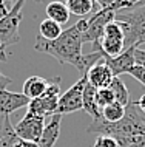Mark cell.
<instances>
[{
	"label": "cell",
	"mask_w": 145,
	"mask_h": 147,
	"mask_svg": "<svg viewBox=\"0 0 145 147\" xmlns=\"http://www.w3.org/2000/svg\"><path fill=\"white\" fill-rule=\"evenodd\" d=\"M82 45H84L82 31L76 22L68 30L62 31V34L56 40H43L37 36L34 50L39 51V53L48 54L60 63L73 65L84 76L93 65H96L99 61H102L104 56H102V53H97V51H91L90 54H82Z\"/></svg>",
	"instance_id": "cell-1"
},
{
	"label": "cell",
	"mask_w": 145,
	"mask_h": 147,
	"mask_svg": "<svg viewBox=\"0 0 145 147\" xmlns=\"http://www.w3.org/2000/svg\"><path fill=\"white\" fill-rule=\"evenodd\" d=\"M88 133L107 135L117 141L119 147H130L134 144L145 146V121L136 109L134 102L125 107V116L117 122H107L104 119L93 121L87 129Z\"/></svg>",
	"instance_id": "cell-2"
},
{
	"label": "cell",
	"mask_w": 145,
	"mask_h": 147,
	"mask_svg": "<svg viewBox=\"0 0 145 147\" xmlns=\"http://www.w3.org/2000/svg\"><path fill=\"white\" fill-rule=\"evenodd\" d=\"M116 20L120 23L125 36V48L145 43V6L133 8L116 13Z\"/></svg>",
	"instance_id": "cell-3"
},
{
	"label": "cell",
	"mask_w": 145,
	"mask_h": 147,
	"mask_svg": "<svg viewBox=\"0 0 145 147\" xmlns=\"http://www.w3.org/2000/svg\"><path fill=\"white\" fill-rule=\"evenodd\" d=\"M23 3L25 0H17L5 17L0 19V62L6 61L8 48L19 42V26L23 17Z\"/></svg>",
	"instance_id": "cell-4"
},
{
	"label": "cell",
	"mask_w": 145,
	"mask_h": 147,
	"mask_svg": "<svg viewBox=\"0 0 145 147\" xmlns=\"http://www.w3.org/2000/svg\"><path fill=\"white\" fill-rule=\"evenodd\" d=\"M125 50V36L120 23L116 20L110 22L104 30V34L97 42L93 43V51L102 53L104 57H116Z\"/></svg>",
	"instance_id": "cell-5"
},
{
	"label": "cell",
	"mask_w": 145,
	"mask_h": 147,
	"mask_svg": "<svg viewBox=\"0 0 145 147\" xmlns=\"http://www.w3.org/2000/svg\"><path fill=\"white\" fill-rule=\"evenodd\" d=\"M59 98H60V78H54L51 82H48V87H46L45 93L42 96H39L36 99H31L28 104V112L34 116H51V115L56 113L57 109V102Z\"/></svg>",
	"instance_id": "cell-6"
},
{
	"label": "cell",
	"mask_w": 145,
	"mask_h": 147,
	"mask_svg": "<svg viewBox=\"0 0 145 147\" xmlns=\"http://www.w3.org/2000/svg\"><path fill=\"white\" fill-rule=\"evenodd\" d=\"M87 82H88L87 74H84L76 84H73L65 93L60 94L57 102V109H56L57 115L63 116V115L82 110V98H84V88L87 85Z\"/></svg>",
	"instance_id": "cell-7"
},
{
	"label": "cell",
	"mask_w": 145,
	"mask_h": 147,
	"mask_svg": "<svg viewBox=\"0 0 145 147\" xmlns=\"http://www.w3.org/2000/svg\"><path fill=\"white\" fill-rule=\"evenodd\" d=\"M116 19V13L110 9H97L90 19H85V31L82 34L84 43H94L102 37L105 26Z\"/></svg>",
	"instance_id": "cell-8"
},
{
	"label": "cell",
	"mask_w": 145,
	"mask_h": 147,
	"mask_svg": "<svg viewBox=\"0 0 145 147\" xmlns=\"http://www.w3.org/2000/svg\"><path fill=\"white\" fill-rule=\"evenodd\" d=\"M45 118L34 116L31 113H26L17 124L14 125V132L23 141H34L37 142L40 140L45 129Z\"/></svg>",
	"instance_id": "cell-9"
},
{
	"label": "cell",
	"mask_w": 145,
	"mask_h": 147,
	"mask_svg": "<svg viewBox=\"0 0 145 147\" xmlns=\"http://www.w3.org/2000/svg\"><path fill=\"white\" fill-rule=\"evenodd\" d=\"M134 48L136 47H130V48H125L119 56L116 57H104V62L110 67V70L113 71L114 78H119L120 74H128L133 67L136 65L134 61Z\"/></svg>",
	"instance_id": "cell-10"
},
{
	"label": "cell",
	"mask_w": 145,
	"mask_h": 147,
	"mask_svg": "<svg viewBox=\"0 0 145 147\" xmlns=\"http://www.w3.org/2000/svg\"><path fill=\"white\" fill-rule=\"evenodd\" d=\"M87 79L90 85H93L96 90H100V88H108L113 79H114V74L102 59L87 71Z\"/></svg>",
	"instance_id": "cell-11"
},
{
	"label": "cell",
	"mask_w": 145,
	"mask_h": 147,
	"mask_svg": "<svg viewBox=\"0 0 145 147\" xmlns=\"http://www.w3.org/2000/svg\"><path fill=\"white\" fill-rule=\"evenodd\" d=\"M31 99L26 98L23 93H14V91L2 90L0 91V113L11 115L17 110L28 107Z\"/></svg>",
	"instance_id": "cell-12"
},
{
	"label": "cell",
	"mask_w": 145,
	"mask_h": 147,
	"mask_svg": "<svg viewBox=\"0 0 145 147\" xmlns=\"http://www.w3.org/2000/svg\"><path fill=\"white\" fill-rule=\"evenodd\" d=\"M62 115H51L49 121L45 124L43 133H42L40 140L37 141L39 147H54L57 142L59 136H60V122H62Z\"/></svg>",
	"instance_id": "cell-13"
},
{
	"label": "cell",
	"mask_w": 145,
	"mask_h": 147,
	"mask_svg": "<svg viewBox=\"0 0 145 147\" xmlns=\"http://www.w3.org/2000/svg\"><path fill=\"white\" fill-rule=\"evenodd\" d=\"M96 88L87 82L84 88V98H82V110H85L90 116H93V121L102 119V110L96 104Z\"/></svg>",
	"instance_id": "cell-14"
},
{
	"label": "cell",
	"mask_w": 145,
	"mask_h": 147,
	"mask_svg": "<svg viewBox=\"0 0 145 147\" xmlns=\"http://www.w3.org/2000/svg\"><path fill=\"white\" fill-rule=\"evenodd\" d=\"M46 87H48V81L45 78H40V76H31L25 81L23 84V94L29 99H36L39 96L45 93Z\"/></svg>",
	"instance_id": "cell-15"
},
{
	"label": "cell",
	"mask_w": 145,
	"mask_h": 147,
	"mask_svg": "<svg viewBox=\"0 0 145 147\" xmlns=\"http://www.w3.org/2000/svg\"><path fill=\"white\" fill-rule=\"evenodd\" d=\"M69 14H74L80 19H85V16L96 13V2L94 0H66L65 2Z\"/></svg>",
	"instance_id": "cell-16"
},
{
	"label": "cell",
	"mask_w": 145,
	"mask_h": 147,
	"mask_svg": "<svg viewBox=\"0 0 145 147\" xmlns=\"http://www.w3.org/2000/svg\"><path fill=\"white\" fill-rule=\"evenodd\" d=\"M46 16H48V19L51 20H54L56 23L59 25H65L66 22L69 20V11L66 5L63 2H59V0H53V2H49L48 5H46Z\"/></svg>",
	"instance_id": "cell-17"
},
{
	"label": "cell",
	"mask_w": 145,
	"mask_h": 147,
	"mask_svg": "<svg viewBox=\"0 0 145 147\" xmlns=\"http://www.w3.org/2000/svg\"><path fill=\"white\" fill-rule=\"evenodd\" d=\"M62 25H59L51 19H45L40 22L39 25V37L43 39V40H56L59 36L62 34Z\"/></svg>",
	"instance_id": "cell-18"
},
{
	"label": "cell",
	"mask_w": 145,
	"mask_h": 147,
	"mask_svg": "<svg viewBox=\"0 0 145 147\" xmlns=\"http://www.w3.org/2000/svg\"><path fill=\"white\" fill-rule=\"evenodd\" d=\"M110 90H111L113 96H114V101L119 102V104H122L124 107H127L128 104H130V91H128L127 85L124 84V81L120 78H114L113 79V82L110 84L108 87Z\"/></svg>",
	"instance_id": "cell-19"
},
{
	"label": "cell",
	"mask_w": 145,
	"mask_h": 147,
	"mask_svg": "<svg viewBox=\"0 0 145 147\" xmlns=\"http://www.w3.org/2000/svg\"><path fill=\"white\" fill-rule=\"evenodd\" d=\"M125 116V107L119 102H113V104L107 105L102 109V119L107 122H117Z\"/></svg>",
	"instance_id": "cell-20"
},
{
	"label": "cell",
	"mask_w": 145,
	"mask_h": 147,
	"mask_svg": "<svg viewBox=\"0 0 145 147\" xmlns=\"http://www.w3.org/2000/svg\"><path fill=\"white\" fill-rule=\"evenodd\" d=\"M113 102H114V96H113L110 88H100L96 91V104L100 110L110 104H113Z\"/></svg>",
	"instance_id": "cell-21"
},
{
	"label": "cell",
	"mask_w": 145,
	"mask_h": 147,
	"mask_svg": "<svg viewBox=\"0 0 145 147\" xmlns=\"http://www.w3.org/2000/svg\"><path fill=\"white\" fill-rule=\"evenodd\" d=\"M93 147H119V144H117V141L114 138L107 136V135H99L96 138Z\"/></svg>",
	"instance_id": "cell-22"
},
{
	"label": "cell",
	"mask_w": 145,
	"mask_h": 147,
	"mask_svg": "<svg viewBox=\"0 0 145 147\" xmlns=\"http://www.w3.org/2000/svg\"><path fill=\"white\" fill-rule=\"evenodd\" d=\"M128 74L133 76L136 81H139L140 84L145 87V65H134L130 71H128Z\"/></svg>",
	"instance_id": "cell-23"
},
{
	"label": "cell",
	"mask_w": 145,
	"mask_h": 147,
	"mask_svg": "<svg viewBox=\"0 0 145 147\" xmlns=\"http://www.w3.org/2000/svg\"><path fill=\"white\" fill-rule=\"evenodd\" d=\"M134 61L136 65H145V50L134 48Z\"/></svg>",
	"instance_id": "cell-24"
},
{
	"label": "cell",
	"mask_w": 145,
	"mask_h": 147,
	"mask_svg": "<svg viewBox=\"0 0 145 147\" xmlns=\"http://www.w3.org/2000/svg\"><path fill=\"white\" fill-rule=\"evenodd\" d=\"M11 84H13V79L5 76V74L0 71V91H2V90H6Z\"/></svg>",
	"instance_id": "cell-25"
},
{
	"label": "cell",
	"mask_w": 145,
	"mask_h": 147,
	"mask_svg": "<svg viewBox=\"0 0 145 147\" xmlns=\"http://www.w3.org/2000/svg\"><path fill=\"white\" fill-rule=\"evenodd\" d=\"M134 105H136V109L139 110V113H142L144 116H145V94H142L139 101L134 102Z\"/></svg>",
	"instance_id": "cell-26"
},
{
	"label": "cell",
	"mask_w": 145,
	"mask_h": 147,
	"mask_svg": "<svg viewBox=\"0 0 145 147\" xmlns=\"http://www.w3.org/2000/svg\"><path fill=\"white\" fill-rule=\"evenodd\" d=\"M94 2H96V5L99 6L100 9H107V8L111 6L116 0H94Z\"/></svg>",
	"instance_id": "cell-27"
},
{
	"label": "cell",
	"mask_w": 145,
	"mask_h": 147,
	"mask_svg": "<svg viewBox=\"0 0 145 147\" xmlns=\"http://www.w3.org/2000/svg\"><path fill=\"white\" fill-rule=\"evenodd\" d=\"M15 147H39L37 142H34V141H23V140H19L17 142V146Z\"/></svg>",
	"instance_id": "cell-28"
},
{
	"label": "cell",
	"mask_w": 145,
	"mask_h": 147,
	"mask_svg": "<svg viewBox=\"0 0 145 147\" xmlns=\"http://www.w3.org/2000/svg\"><path fill=\"white\" fill-rule=\"evenodd\" d=\"M3 2H5V5H6V3H9V2H13V0H3ZM34 2H37V3H40V5H42V3H43V5H48V3L51 2V0H34Z\"/></svg>",
	"instance_id": "cell-29"
},
{
	"label": "cell",
	"mask_w": 145,
	"mask_h": 147,
	"mask_svg": "<svg viewBox=\"0 0 145 147\" xmlns=\"http://www.w3.org/2000/svg\"><path fill=\"white\" fill-rule=\"evenodd\" d=\"M139 6H145V0H140V2L138 3V5H136L134 8H139Z\"/></svg>",
	"instance_id": "cell-30"
},
{
	"label": "cell",
	"mask_w": 145,
	"mask_h": 147,
	"mask_svg": "<svg viewBox=\"0 0 145 147\" xmlns=\"http://www.w3.org/2000/svg\"><path fill=\"white\" fill-rule=\"evenodd\" d=\"M130 147H145V146H142V144H134V146H130Z\"/></svg>",
	"instance_id": "cell-31"
},
{
	"label": "cell",
	"mask_w": 145,
	"mask_h": 147,
	"mask_svg": "<svg viewBox=\"0 0 145 147\" xmlns=\"http://www.w3.org/2000/svg\"><path fill=\"white\" fill-rule=\"evenodd\" d=\"M144 136H145V132H144Z\"/></svg>",
	"instance_id": "cell-32"
}]
</instances>
